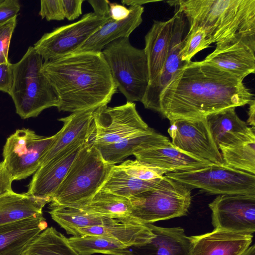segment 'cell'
Returning a JSON list of instances; mask_svg holds the SVG:
<instances>
[{"label":"cell","mask_w":255,"mask_h":255,"mask_svg":"<svg viewBox=\"0 0 255 255\" xmlns=\"http://www.w3.org/2000/svg\"><path fill=\"white\" fill-rule=\"evenodd\" d=\"M243 81L202 61L186 63L161 93L157 112L169 121L197 120L249 105L254 95Z\"/></svg>","instance_id":"1"},{"label":"cell","mask_w":255,"mask_h":255,"mask_svg":"<svg viewBox=\"0 0 255 255\" xmlns=\"http://www.w3.org/2000/svg\"><path fill=\"white\" fill-rule=\"evenodd\" d=\"M42 71L55 93L60 112L107 106L117 91L102 52L72 53L44 61Z\"/></svg>","instance_id":"2"},{"label":"cell","mask_w":255,"mask_h":255,"mask_svg":"<svg viewBox=\"0 0 255 255\" xmlns=\"http://www.w3.org/2000/svg\"><path fill=\"white\" fill-rule=\"evenodd\" d=\"M166 2L183 14L189 27L204 29L216 48L245 41L255 45V0H174Z\"/></svg>","instance_id":"3"},{"label":"cell","mask_w":255,"mask_h":255,"mask_svg":"<svg viewBox=\"0 0 255 255\" xmlns=\"http://www.w3.org/2000/svg\"><path fill=\"white\" fill-rule=\"evenodd\" d=\"M114 165L107 163L90 140L80 148L49 207L79 208L100 189Z\"/></svg>","instance_id":"4"},{"label":"cell","mask_w":255,"mask_h":255,"mask_svg":"<svg viewBox=\"0 0 255 255\" xmlns=\"http://www.w3.org/2000/svg\"><path fill=\"white\" fill-rule=\"evenodd\" d=\"M43 58L29 46L22 58L13 64L10 91L16 113L21 119L37 117L43 110L57 107L58 99L42 71Z\"/></svg>","instance_id":"5"},{"label":"cell","mask_w":255,"mask_h":255,"mask_svg":"<svg viewBox=\"0 0 255 255\" xmlns=\"http://www.w3.org/2000/svg\"><path fill=\"white\" fill-rule=\"evenodd\" d=\"M102 53L117 89L127 102H141L149 83L144 49L133 47L128 37L120 38L106 45Z\"/></svg>","instance_id":"6"},{"label":"cell","mask_w":255,"mask_h":255,"mask_svg":"<svg viewBox=\"0 0 255 255\" xmlns=\"http://www.w3.org/2000/svg\"><path fill=\"white\" fill-rule=\"evenodd\" d=\"M129 199V218L147 224L186 215L192 197L190 188L164 175L154 187Z\"/></svg>","instance_id":"7"},{"label":"cell","mask_w":255,"mask_h":255,"mask_svg":"<svg viewBox=\"0 0 255 255\" xmlns=\"http://www.w3.org/2000/svg\"><path fill=\"white\" fill-rule=\"evenodd\" d=\"M164 176L189 188H199L211 194L255 195L254 174L228 167L224 163L212 164L200 169L167 172Z\"/></svg>","instance_id":"8"},{"label":"cell","mask_w":255,"mask_h":255,"mask_svg":"<svg viewBox=\"0 0 255 255\" xmlns=\"http://www.w3.org/2000/svg\"><path fill=\"white\" fill-rule=\"evenodd\" d=\"M57 137L37 134L28 128L17 129L6 139L2 156L12 179H25L38 170L42 158Z\"/></svg>","instance_id":"9"},{"label":"cell","mask_w":255,"mask_h":255,"mask_svg":"<svg viewBox=\"0 0 255 255\" xmlns=\"http://www.w3.org/2000/svg\"><path fill=\"white\" fill-rule=\"evenodd\" d=\"M111 19L97 15L93 12L87 13L75 22L44 34L33 47L44 61L69 55Z\"/></svg>","instance_id":"10"},{"label":"cell","mask_w":255,"mask_h":255,"mask_svg":"<svg viewBox=\"0 0 255 255\" xmlns=\"http://www.w3.org/2000/svg\"><path fill=\"white\" fill-rule=\"evenodd\" d=\"M95 146L111 144L132 134L151 129L142 119L134 103L119 106H104L93 113Z\"/></svg>","instance_id":"11"},{"label":"cell","mask_w":255,"mask_h":255,"mask_svg":"<svg viewBox=\"0 0 255 255\" xmlns=\"http://www.w3.org/2000/svg\"><path fill=\"white\" fill-rule=\"evenodd\" d=\"M167 132L172 144L180 151L213 164L223 163L206 118L170 121Z\"/></svg>","instance_id":"12"},{"label":"cell","mask_w":255,"mask_h":255,"mask_svg":"<svg viewBox=\"0 0 255 255\" xmlns=\"http://www.w3.org/2000/svg\"><path fill=\"white\" fill-rule=\"evenodd\" d=\"M214 229L253 234L255 231V195H219L209 204Z\"/></svg>","instance_id":"13"},{"label":"cell","mask_w":255,"mask_h":255,"mask_svg":"<svg viewBox=\"0 0 255 255\" xmlns=\"http://www.w3.org/2000/svg\"><path fill=\"white\" fill-rule=\"evenodd\" d=\"M133 155L138 160L167 172L196 170L213 164L180 151L167 137L156 131L136 148Z\"/></svg>","instance_id":"14"},{"label":"cell","mask_w":255,"mask_h":255,"mask_svg":"<svg viewBox=\"0 0 255 255\" xmlns=\"http://www.w3.org/2000/svg\"><path fill=\"white\" fill-rule=\"evenodd\" d=\"M168 54L159 75L150 84L141 100L145 108L157 112L160 96L178 71L186 63L181 60V49L186 26L183 14L175 10Z\"/></svg>","instance_id":"15"},{"label":"cell","mask_w":255,"mask_h":255,"mask_svg":"<svg viewBox=\"0 0 255 255\" xmlns=\"http://www.w3.org/2000/svg\"><path fill=\"white\" fill-rule=\"evenodd\" d=\"M95 110L73 113L58 120L63 123V126L42 158L40 166L59 154L92 140L95 132L93 113Z\"/></svg>","instance_id":"16"},{"label":"cell","mask_w":255,"mask_h":255,"mask_svg":"<svg viewBox=\"0 0 255 255\" xmlns=\"http://www.w3.org/2000/svg\"><path fill=\"white\" fill-rule=\"evenodd\" d=\"M83 145L63 152L41 166L34 173L27 193L50 203Z\"/></svg>","instance_id":"17"},{"label":"cell","mask_w":255,"mask_h":255,"mask_svg":"<svg viewBox=\"0 0 255 255\" xmlns=\"http://www.w3.org/2000/svg\"><path fill=\"white\" fill-rule=\"evenodd\" d=\"M235 109L229 108L206 117L218 149L255 141V128L238 117Z\"/></svg>","instance_id":"18"},{"label":"cell","mask_w":255,"mask_h":255,"mask_svg":"<svg viewBox=\"0 0 255 255\" xmlns=\"http://www.w3.org/2000/svg\"><path fill=\"white\" fill-rule=\"evenodd\" d=\"M255 45L240 41L216 48L202 61L240 79L255 72Z\"/></svg>","instance_id":"19"},{"label":"cell","mask_w":255,"mask_h":255,"mask_svg":"<svg viewBox=\"0 0 255 255\" xmlns=\"http://www.w3.org/2000/svg\"><path fill=\"white\" fill-rule=\"evenodd\" d=\"M190 237L191 255H242L250 246L253 235L214 229Z\"/></svg>","instance_id":"20"},{"label":"cell","mask_w":255,"mask_h":255,"mask_svg":"<svg viewBox=\"0 0 255 255\" xmlns=\"http://www.w3.org/2000/svg\"><path fill=\"white\" fill-rule=\"evenodd\" d=\"M147 224L154 237L144 244L128 247L127 255H191V239L183 229Z\"/></svg>","instance_id":"21"},{"label":"cell","mask_w":255,"mask_h":255,"mask_svg":"<svg viewBox=\"0 0 255 255\" xmlns=\"http://www.w3.org/2000/svg\"><path fill=\"white\" fill-rule=\"evenodd\" d=\"M68 234L73 236H102L117 241L128 247L144 244L154 237L147 224L126 217L103 226L76 229Z\"/></svg>","instance_id":"22"},{"label":"cell","mask_w":255,"mask_h":255,"mask_svg":"<svg viewBox=\"0 0 255 255\" xmlns=\"http://www.w3.org/2000/svg\"><path fill=\"white\" fill-rule=\"evenodd\" d=\"M47 227L43 216L0 225V255H22L33 239Z\"/></svg>","instance_id":"23"},{"label":"cell","mask_w":255,"mask_h":255,"mask_svg":"<svg viewBox=\"0 0 255 255\" xmlns=\"http://www.w3.org/2000/svg\"><path fill=\"white\" fill-rule=\"evenodd\" d=\"M130 13L125 19L115 21L112 19L92 34L73 53L101 52L104 47L120 38L129 37L133 31L142 22L144 7L142 5L129 6Z\"/></svg>","instance_id":"24"},{"label":"cell","mask_w":255,"mask_h":255,"mask_svg":"<svg viewBox=\"0 0 255 255\" xmlns=\"http://www.w3.org/2000/svg\"><path fill=\"white\" fill-rule=\"evenodd\" d=\"M174 16L166 21L154 20L145 36L144 48L147 60L149 83L160 73L171 40Z\"/></svg>","instance_id":"25"},{"label":"cell","mask_w":255,"mask_h":255,"mask_svg":"<svg viewBox=\"0 0 255 255\" xmlns=\"http://www.w3.org/2000/svg\"><path fill=\"white\" fill-rule=\"evenodd\" d=\"M46 204L27 192L12 191L3 195L0 197V225L42 216V209Z\"/></svg>","instance_id":"26"},{"label":"cell","mask_w":255,"mask_h":255,"mask_svg":"<svg viewBox=\"0 0 255 255\" xmlns=\"http://www.w3.org/2000/svg\"><path fill=\"white\" fill-rule=\"evenodd\" d=\"M49 209L52 219L68 234L76 229L103 226L121 218L91 213L70 207H50Z\"/></svg>","instance_id":"27"},{"label":"cell","mask_w":255,"mask_h":255,"mask_svg":"<svg viewBox=\"0 0 255 255\" xmlns=\"http://www.w3.org/2000/svg\"><path fill=\"white\" fill-rule=\"evenodd\" d=\"M162 179L149 181L140 180L130 176L118 165H114L100 190L129 198L151 189Z\"/></svg>","instance_id":"28"},{"label":"cell","mask_w":255,"mask_h":255,"mask_svg":"<svg viewBox=\"0 0 255 255\" xmlns=\"http://www.w3.org/2000/svg\"><path fill=\"white\" fill-rule=\"evenodd\" d=\"M22 255H80L70 245L68 239L51 227L37 236Z\"/></svg>","instance_id":"29"},{"label":"cell","mask_w":255,"mask_h":255,"mask_svg":"<svg viewBox=\"0 0 255 255\" xmlns=\"http://www.w3.org/2000/svg\"><path fill=\"white\" fill-rule=\"evenodd\" d=\"M78 208L89 213L112 218H129L131 212V204L129 198L101 190L89 201Z\"/></svg>","instance_id":"30"},{"label":"cell","mask_w":255,"mask_h":255,"mask_svg":"<svg viewBox=\"0 0 255 255\" xmlns=\"http://www.w3.org/2000/svg\"><path fill=\"white\" fill-rule=\"evenodd\" d=\"M68 239L72 247L80 255L97 253L126 255L128 248L117 241L99 236H77Z\"/></svg>","instance_id":"31"},{"label":"cell","mask_w":255,"mask_h":255,"mask_svg":"<svg viewBox=\"0 0 255 255\" xmlns=\"http://www.w3.org/2000/svg\"><path fill=\"white\" fill-rule=\"evenodd\" d=\"M155 131L151 128L150 130L132 134L111 144L95 146L105 161L115 165L133 155L136 148Z\"/></svg>","instance_id":"32"},{"label":"cell","mask_w":255,"mask_h":255,"mask_svg":"<svg viewBox=\"0 0 255 255\" xmlns=\"http://www.w3.org/2000/svg\"><path fill=\"white\" fill-rule=\"evenodd\" d=\"M219 149L225 165L255 174V141Z\"/></svg>","instance_id":"33"},{"label":"cell","mask_w":255,"mask_h":255,"mask_svg":"<svg viewBox=\"0 0 255 255\" xmlns=\"http://www.w3.org/2000/svg\"><path fill=\"white\" fill-rule=\"evenodd\" d=\"M206 34L201 27H189L188 32L183 39L181 49V60L188 63L200 51L210 46Z\"/></svg>","instance_id":"34"},{"label":"cell","mask_w":255,"mask_h":255,"mask_svg":"<svg viewBox=\"0 0 255 255\" xmlns=\"http://www.w3.org/2000/svg\"><path fill=\"white\" fill-rule=\"evenodd\" d=\"M118 166L130 176L143 181H149L162 178L167 172L165 170L137 159L127 160Z\"/></svg>","instance_id":"35"},{"label":"cell","mask_w":255,"mask_h":255,"mask_svg":"<svg viewBox=\"0 0 255 255\" xmlns=\"http://www.w3.org/2000/svg\"><path fill=\"white\" fill-rule=\"evenodd\" d=\"M16 17L0 24V64L9 62L8 51L12 35L16 25Z\"/></svg>","instance_id":"36"},{"label":"cell","mask_w":255,"mask_h":255,"mask_svg":"<svg viewBox=\"0 0 255 255\" xmlns=\"http://www.w3.org/2000/svg\"><path fill=\"white\" fill-rule=\"evenodd\" d=\"M41 18L47 21L62 20L65 18L61 0H41L39 12Z\"/></svg>","instance_id":"37"},{"label":"cell","mask_w":255,"mask_h":255,"mask_svg":"<svg viewBox=\"0 0 255 255\" xmlns=\"http://www.w3.org/2000/svg\"><path fill=\"white\" fill-rule=\"evenodd\" d=\"M20 8L17 0H0V24L17 16Z\"/></svg>","instance_id":"38"},{"label":"cell","mask_w":255,"mask_h":255,"mask_svg":"<svg viewBox=\"0 0 255 255\" xmlns=\"http://www.w3.org/2000/svg\"><path fill=\"white\" fill-rule=\"evenodd\" d=\"M13 64H0V91L10 95L13 84Z\"/></svg>","instance_id":"39"},{"label":"cell","mask_w":255,"mask_h":255,"mask_svg":"<svg viewBox=\"0 0 255 255\" xmlns=\"http://www.w3.org/2000/svg\"><path fill=\"white\" fill-rule=\"evenodd\" d=\"M65 18L73 20L82 13V6L84 0H61Z\"/></svg>","instance_id":"40"},{"label":"cell","mask_w":255,"mask_h":255,"mask_svg":"<svg viewBox=\"0 0 255 255\" xmlns=\"http://www.w3.org/2000/svg\"><path fill=\"white\" fill-rule=\"evenodd\" d=\"M12 181V178L6 170L3 161L0 162V197L13 191L11 187Z\"/></svg>","instance_id":"41"},{"label":"cell","mask_w":255,"mask_h":255,"mask_svg":"<svg viewBox=\"0 0 255 255\" xmlns=\"http://www.w3.org/2000/svg\"><path fill=\"white\" fill-rule=\"evenodd\" d=\"M111 18L115 21H120L126 19L130 13L129 8L116 2L109 1Z\"/></svg>","instance_id":"42"},{"label":"cell","mask_w":255,"mask_h":255,"mask_svg":"<svg viewBox=\"0 0 255 255\" xmlns=\"http://www.w3.org/2000/svg\"><path fill=\"white\" fill-rule=\"evenodd\" d=\"M94 10V13L101 17H111L109 0H89L88 1Z\"/></svg>","instance_id":"43"},{"label":"cell","mask_w":255,"mask_h":255,"mask_svg":"<svg viewBox=\"0 0 255 255\" xmlns=\"http://www.w3.org/2000/svg\"><path fill=\"white\" fill-rule=\"evenodd\" d=\"M249 110L248 112L249 119L247 120V123L251 126H252V128H255V101L253 100L249 104Z\"/></svg>","instance_id":"44"},{"label":"cell","mask_w":255,"mask_h":255,"mask_svg":"<svg viewBox=\"0 0 255 255\" xmlns=\"http://www.w3.org/2000/svg\"><path fill=\"white\" fill-rule=\"evenodd\" d=\"M159 0H123L121 2L123 4H126L128 6L142 5L149 2L158 1Z\"/></svg>","instance_id":"45"},{"label":"cell","mask_w":255,"mask_h":255,"mask_svg":"<svg viewBox=\"0 0 255 255\" xmlns=\"http://www.w3.org/2000/svg\"><path fill=\"white\" fill-rule=\"evenodd\" d=\"M242 255H255V245L250 246Z\"/></svg>","instance_id":"46"}]
</instances>
